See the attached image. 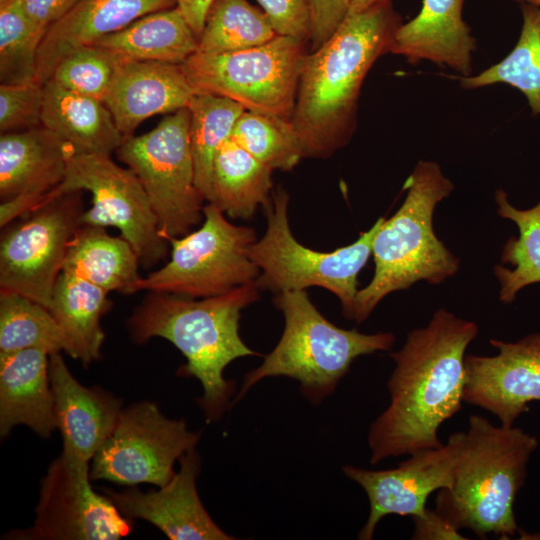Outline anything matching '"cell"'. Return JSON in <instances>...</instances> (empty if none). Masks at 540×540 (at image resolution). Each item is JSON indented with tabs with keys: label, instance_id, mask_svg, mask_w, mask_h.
Returning <instances> with one entry per match:
<instances>
[{
	"label": "cell",
	"instance_id": "obj_1",
	"mask_svg": "<svg viewBox=\"0 0 540 540\" xmlns=\"http://www.w3.org/2000/svg\"><path fill=\"white\" fill-rule=\"evenodd\" d=\"M478 330L476 323L439 309L390 353V404L368 432L372 464L443 445L438 429L461 409L465 351Z\"/></svg>",
	"mask_w": 540,
	"mask_h": 540
},
{
	"label": "cell",
	"instance_id": "obj_2",
	"mask_svg": "<svg viewBox=\"0 0 540 540\" xmlns=\"http://www.w3.org/2000/svg\"><path fill=\"white\" fill-rule=\"evenodd\" d=\"M401 24L391 1L348 13L326 42L307 53L290 121L303 158H327L349 142L363 81L389 52Z\"/></svg>",
	"mask_w": 540,
	"mask_h": 540
},
{
	"label": "cell",
	"instance_id": "obj_3",
	"mask_svg": "<svg viewBox=\"0 0 540 540\" xmlns=\"http://www.w3.org/2000/svg\"><path fill=\"white\" fill-rule=\"evenodd\" d=\"M256 282L207 298H188L149 291L128 320L134 342L152 337L170 341L186 358L178 374L195 377L203 388L197 401L208 422L219 420L231 407L234 381L224 378L234 360L260 355L241 339V311L259 298Z\"/></svg>",
	"mask_w": 540,
	"mask_h": 540
},
{
	"label": "cell",
	"instance_id": "obj_4",
	"mask_svg": "<svg viewBox=\"0 0 540 540\" xmlns=\"http://www.w3.org/2000/svg\"><path fill=\"white\" fill-rule=\"evenodd\" d=\"M538 439L519 427L496 426L472 414L463 432L452 484L441 489L434 511L455 529L481 539H510L520 529L514 503Z\"/></svg>",
	"mask_w": 540,
	"mask_h": 540
},
{
	"label": "cell",
	"instance_id": "obj_5",
	"mask_svg": "<svg viewBox=\"0 0 540 540\" xmlns=\"http://www.w3.org/2000/svg\"><path fill=\"white\" fill-rule=\"evenodd\" d=\"M407 195L397 212L384 220L372 245L375 273L358 290L353 320H366L388 294L419 280L439 284L453 276L459 259L436 237L433 213L453 191V183L433 161H419L404 183Z\"/></svg>",
	"mask_w": 540,
	"mask_h": 540
},
{
	"label": "cell",
	"instance_id": "obj_6",
	"mask_svg": "<svg viewBox=\"0 0 540 540\" xmlns=\"http://www.w3.org/2000/svg\"><path fill=\"white\" fill-rule=\"evenodd\" d=\"M274 303L285 320L281 338L261 365L244 375L231 406L269 377L298 381L301 393L318 404L335 391L356 358L389 351L395 341L390 332L365 334L337 327L314 306L305 290L279 292Z\"/></svg>",
	"mask_w": 540,
	"mask_h": 540
},
{
	"label": "cell",
	"instance_id": "obj_7",
	"mask_svg": "<svg viewBox=\"0 0 540 540\" xmlns=\"http://www.w3.org/2000/svg\"><path fill=\"white\" fill-rule=\"evenodd\" d=\"M288 202L284 190L273 194L264 206L265 234L248 248L249 257L261 272L256 280L259 289L279 293L322 287L338 297L344 316L353 320L357 277L372 253L374 237L385 218H378L354 243L320 252L302 245L292 234Z\"/></svg>",
	"mask_w": 540,
	"mask_h": 540
},
{
	"label": "cell",
	"instance_id": "obj_8",
	"mask_svg": "<svg viewBox=\"0 0 540 540\" xmlns=\"http://www.w3.org/2000/svg\"><path fill=\"white\" fill-rule=\"evenodd\" d=\"M307 42L276 35L255 47L195 52L181 65L195 93L229 98L245 110L291 121Z\"/></svg>",
	"mask_w": 540,
	"mask_h": 540
},
{
	"label": "cell",
	"instance_id": "obj_9",
	"mask_svg": "<svg viewBox=\"0 0 540 540\" xmlns=\"http://www.w3.org/2000/svg\"><path fill=\"white\" fill-rule=\"evenodd\" d=\"M200 228L168 242L170 260L138 283V291L207 298L256 282L260 269L248 255L253 228L230 223L214 204L203 207Z\"/></svg>",
	"mask_w": 540,
	"mask_h": 540
},
{
	"label": "cell",
	"instance_id": "obj_10",
	"mask_svg": "<svg viewBox=\"0 0 540 540\" xmlns=\"http://www.w3.org/2000/svg\"><path fill=\"white\" fill-rule=\"evenodd\" d=\"M190 112L182 108L163 118L151 131L124 138L118 158L140 180L169 241L186 235L203 216L204 198L195 184Z\"/></svg>",
	"mask_w": 540,
	"mask_h": 540
},
{
	"label": "cell",
	"instance_id": "obj_11",
	"mask_svg": "<svg viewBox=\"0 0 540 540\" xmlns=\"http://www.w3.org/2000/svg\"><path fill=\"white\" fill-rule=\"evenodd\" d=\"M82 191L45 196L0 242V293L31 298L49 308L69 242L81 224Z\"/></svg>",
	"mask_w": 540,
	"mask_h": 540
},
{
	"label": "cell",
	"instance_id": "obj_12",
	"mask_svg": "<svg viewBox=\"0 0 540 540\" xmlns=\"http://www.w3.org/2000/svg\"><path fill=\"white\" fill-rule=\"evenodd\" d=\"M88 191L92 205L84 210L82 225L116 227L132 245L140 265L151 267L166 258L167 241L138 177L117 165L109 155L72 154L63 181L46 196Z\"/></svg>",
	"mask_w": 540,
	"mask_h": 540
},
{
	"label": "cell",
	"instance_id": "obj_13",
	"mask_svg": "<svg viewBox=\"0 0 540 540\" xmlns=\"http://www.w3.org/2000/svg\"><path fill=\"white\" fill-rule=\"evenodd\" d=\"M198 441L199 434L189 431L184 420L167 418L154 402L135 403L121 410L92 458L90 478L162 487L175 475V462Z\"/></svg>",
	"mask_w": 540,
	"mask_h": 540
},
{
	"label": "cell",
	"instance_id": "obj_14",
	"mask_svg": "<svg viewBox=\"0 0 540 540\" xmlns=\"http://www.w3.org/2000/svg\"><path fill=\"white\" fill-rule=\"evenodd\" d=\"M89 463L63 453L41 481L34 525L13 531L10 539L115 540L127 536L132 520L90 485Z\"/></svg>",
	"mask_w": 540,
	"mask_h": 540
},
{
	"label": "cell",
	"instance_id": "obj_15",
	"mask_svg": "<svg viewBox=\"0 0 540 540\" xmlns=\"http://www.w3.org/2000/svg\"><path fill=\"white\" fill-rule=\"evenodd\" d=\"M462 437L463 432H455L446 444L415 452L392 469L343 466V473L365 491L369 500V516L358 538L371 540L377 524L387 515L413 519L426 516L428 497L452 484Z\"/></svg>",
	"mask_w": 540,
	"mask_h": 540
},
{
	"label": "cell",
	"instance_id": "obj_16",
	"mask_svg": "<svg viewBox=\"0 0 540 540\" xmlns=\"http://www.w3.org/2000/svg\"><path fill=\"white\" fill-rule=\"evenodd\" d=\"M494 356L465 357L463 402L495 415L513 426L528 404L540 402V333L515 342L491 339Z\"/></svg>",
	"mask_w": 540,
	"mask_h": 540
},
{
	"label": "cell",
	"instance_id": "obj_17",
	"mask_svg": "<svg viewBox=\"0 0 540 540\" xmlns=\"http://www.w3.org/2000/svg\"><path fill=\"white\" fill-rule=\"evenodd\" d=\"M72 154V147L44 126L1 133V228L34 209L63 181Z\"/></svg>",
	"mask_w": 540,
	"mask_h": 540
},
{
	"label": "cell",
	"instance_id": "obj_18",
	"mask_svg": "<svg viewBox=\"0 0 540 540\" xmlns=\"http://www.w3.org/2000/svg\"><path fill=\"white\" fill-rule=\"evenodd\" d=\"M180 470L157 491L105 489V495L130 520L152 523L171 540H231L210 517L197 492L201 460L195 448L180 459Z\"/></svg>",
	"mask_w": 540,
	"mask_h": 540
},
{
	"label": "cell",
	"instance_id": "obj_19",
	"mask_svg": "<svg viewBox=\"0 0 540 540\" xmlns=\"http://www.w3.org/2000/svg\"><path fill=\"white\" fill-rule=\"evenodd\" d=\"M49 377L62 453L89 463L114 429L122 402L101 388L80 384L60 352L49 356Z\"/></svg>",
	"mask_w": 540,
	"mask_h": 540
},
{
	"label": "cell",
	"instance_id": "obj_20",
	"mask_svg": "<svg viewBox=\"0 0 540 540\" xmlns=\"http://www.w3.org/2000/svg\"><path fill=\"white\" fill-rule=\"evenodd\" d=\"M194 94L180 64L125 60L103 102L128 137L147 118L188 107Z\"/></svg>",
	"mask_w": 540,
	"mask_h": 540
},
{
	"label": "cell",
	"instance_id": "obj_21",
	"mask_svg": "<svg viewBox=\"0 0 540 540\" xmlns=\"http://www.w3.org/2000/svg\"><path fill=\"white\" fill-rule=\"evenodd\" d=\"M177 0H80L45 33L35 82L44 85L73 51L118 32L147 14L174 8Z\"/></svg>",
	"mask_w": 540,
	"mask_h": 540
},
{
	"label": "cell",
	"instance_id": "obj_22",
	"mask_svg": "<svg viewBox=\"0 0 540 540\" xmlns=\"http://www.w3.org/2000/svg\"><path fill=\"white\" fill-rule=\"evenodd\" d=\"M464 1L422 0L419 13L396 29L389 53L411 64L428 60L470 76L477 44L462 16Z\"/></svg>",
	"mask_w": 540,
	"mask_h": 540
},
{
	"label": "cell",
	"instance_id": "obj_23",
	"mask_svg": "<svg viewBox=\"0 0 540 540\" xmlns=\"http://www.w3.org/2000/svg\"><path fill=\"white\" fill-rule=\"evenodd\" d=\"M49 354L38 348L0 353V434L23 424L41 437L54 431L56 417Z\"/></svg>",
	"mask_w": 540,
	"mask_h": 540
},
{
	"label": "cell",
	"instance_id": "obj_24",
	"mask_svg": "<svg viewBox=\"0 0 540 540\" xmlns=\"http://www.w3.org/2000/svg\"><path fill=\"white\" fill-rule=\"evenodd\" d=\"M42 126L69 144L75 154L109 155L124 136L104 102L69 91L54 80L43 85Z\"/></svg>",
	"mask_w": 540,
	"mask_h": 540
},
{
	"label": "cell",
	"instance_id": "obj_25",
	"mask_svg": "<svg viewBox=\"0 0 540 540\" xmlns=\"http://www.w3.org/2000/svg\"><path fill=\"white\" fill-rule=\"evenodd\" d=\"M136 251L124 237L108 234L105 227L80 225L69 242L63 272L101 289L133 294L141 279Z\"/></svg>",
	"mask_w": 540,
	"mask_h": 540
},
{
	"label": "cell",
	"instance_id": "obj_26",
	"mask_svg": "<svg viewBox=\"0 0 540 540\" xmlns=\"http://www.w3.org/2000/svg\"><path fill=\"white\" fill-rule=\"evenodd\" d=\"M121 60L182 64L198 50V38L177 7L156 11L95 43Z\"/></svg>",
	"mask_w": 540,
	"mask_h": 540
},
{
	"label": "cell",
	"instance_id": "obj_27",
	"mask_svg": "<svg viewBox=\"0 0 540 540\" xmlns=\"http://www.w3.org/2000/svg\"><path fill=\"white\" fill-rule=\"evenodd\" d=\"M108 292L75 275L61 272L49 311L71 345V356L84 365L99 360L105 334L101 317L109 310Z\"/></svg>",
	"mask_w": 540,
	"mask_h": 540
},
{
	"label": "cell",
	"instance_id": "obj_28",
	"mask_svg": "<svg viewBox=\"0 0 540 540\" xmlns=\"http://www.w3.org/2000/svg\"><path fill=\"white\" fill-rule=\"evenodd\" d=\"M272 171L229 138L214 159L208 203L231 218L248 219L269 202Z\"/></svg>",
	"mask_w": 540,
	"mask_h": 540
},
{
	"label": "cell",
	"instance_id": "obj_29",
	"mask_svg": "<svg viewBox=\"0 0 540 540\" xmlns=\"http://www.w3.org/2000/svg\"><path fill=\"white\" fill-rule=\"evenodd\" d=\"M495 201L498 214L513 221L519 230L518 237L507 240L501 255V262L512 268L497 265L494 269L500 283V301L512 303L520 290L540 282V201L532 208L517 209L501 189L496 191Z\"/></svg>",
	"mask_w": 540,
	"mask_h": 540
},
{
	"label": "cell",
	"instance_id": "obj_30",
	"mask_svg": "<svg viewBox=\"0 0 540 540\" xmlns=\"http://www.w3.org/2000/svg\"><path fill=\"white\" fill-rule=\"evenodd\" d=\"M523 24L512 51L477 75L460 77L464 89L507 84L521 91L533 115L540 117V8L522 4Z\"/></svg>",
	"mask_w": 540,
	"mask_h": 540
},
{
	"label": "cell",
	"instance_id": "obj_31",
	"mask_svg": "<svg viewBox=\"0 0 540 540\" xmlns=\"http://www.w3.org/2000/svg\"><path fill=\"white\" fill-rule=\"evenodd\" d=\"M187 108L195 184L204 200L209 202L214 159L231 137L234 125L245 109L229 98L207 93H195Z\"/></svg>",
	"mask_w": 540,
	"mask_h": 540
},
{
	"label": "cell",
	"instance_id": "obj_32",
	"mask_svg": "<svg viewBox=\"0 0 540 540\" xmlns=\"http://www.w3.org/2000/svg\"><path fill=\"white\" fill-rule=\"evenodd\" d=\"M27 348L71 356L70 342L49 309L17 293H0V353Z\"/></svg>",
	"mask_w": 540,
	"mask_h": 540
},
{
	"label": "cell",
	"instance_id": "obj_33",
	"mask_svg": "<svg viewBox=\"0 0 540 540\" xmlns=\"http://www.w3.org/2000/svg\"><path fill=\"white\" fill-rule=\"evenodd\" d=\"M276 35L266 14L248 0H214L198 38L197 51H238L262 45Z\"/></svg>",
	"mask_w": 540,
	"mask_h": 540
},
{
	"label": "cell",
	"instance_id": "obj_34",
	"mask_svg": "<svg viewBox=\"0 0 540 540\" xmlns=\"http://www.w3.org/2000/svg\"><path fill=\"white\" fill-rule=\"evenodd\" d=\"M230 138L272 170H291L303 158L291 123L264 114L244 110Z\"/></svg>",
	"mask_w": 540,
	"mask_h": 540
},
{
	"label": "cell",
	"instance_id": "obj_35",
	"mask_svg": "<svg viewBox=\"0 0 540 540\" xmlns=\"http://www.w3.org/2000/svg\"><path fill=\"white\" fill-rule=\"evenodd\" d=\"M45 32L34 26L18 2L0 8V82L35 81L38 50Z\"/></svg>",
	"mask_w": 540,
	"mask_h": 540
},
{
	"label": "cell",
	"instance_id": "obj_36",
	"mask_svg": "<svg viewBox=\"0 0 540 540\" xmlns=\"http://www.w3.org/2000/svg\"><path fill=\"white\" fill-rule=\"evenodd\" d=\"M122 61L98 45L84 46L66 56L50 79L69 91L103 102Z\"/></svg>",
	"mask_w": 540,
	"mask_h": 540
},
{
	"label": "cell",
	"instance_id": "obj_37",
	"mask_svg": "<svg viewBox=\"0 0 540 540\" xmlns=\"http://www.w3.org/2000/svg\"><path fill=\"white\" fill-rule=\"evenodd\" d=\"M43 99V85L35 81L25 84H1V133L42 126Z\"/></svg>",
	"mask_w": 540,
	"mask_h": 540
},
{
	"label": "cell",
	"instance_id": "obj_38",
	"mask_svg": "<svg viewBox=\"0 0 540 540\" xmlns=\"http://www.w3.org/2000/svg\"><path fill=\"white\" fill-rule=\"evenodd\" d=\"M277 35L310 41L312 0H256Z\"/></svg>",
	"mask_w": 540,
	"mask_h": 540
},
{
	"label": "cell",
	"instance_id": "obj_39",
	"mask_svg": "<svg viewBox=\"0 0 540 540\" xmlns=\"http://www.w3.org/2000/svg\"><path fill=\"white\" fill-rule=\"evenodd\" d=\"M348 13V0H312L311 51L333 35Z\"/></svg>",
	"mask_w": 540,
	"mask_h": 540
},
{
	"label": "cell",
	"instance_id": "obj_40",
	"mask_svg": "<svg viewBox=\"0 0 540 540\" xmlns=\"http://www.w3.org/2000/svg\"><path fill=\"white\" fill-rule=\"evenodd\" d=\"M31 23L46 31L80 0H16Z\"/></svg>",
	"mask_w": 540,
	"mask_h": 540
},
{
	"label": "cell",
	"instance_id": "obj_41",
	"mask_svg": "<svg viewBox=\"0 0 540 540\" xmlns=\"http://www.w3.org/2000/svg\"><path fill=\"white\" fill-rule=\"evenodd\" d=\"M414 524L412 539H465L434 510H428L423 518L414 519Z\"/></svg>",
	"mask_w": 540,
	"mask_h": 540
},
{
	"label": "cell",
	"instance_id": "obj_42",
	"mask_svg": "<svg viewBox=\"0 0 540 540\" xmlns=\"http://www.w3.org/2000/svg\"><path fill=\"white\" fill-rule=\"evenodd\" d=\"M214 0H177L180 10L191 29L199 38L204 27L207 12Z\"/></svg>",
	"mask_w": 540,
	"mask_h": 540
},
{
	"label": "cell",
	"instance_id": "obj_43",
	"mask_svg": "<svg viewBox=\"0 0 540 540\" xmlns=\"http://www.w3.org/2000/svg\"><path fill=\"white\" fill-rule=\"evenodd\" d=\"M390 1L391 0H348L349 13L363 12Z\"/></svg>",
	"mask_w": 540,
	"mask_h": 540
},
{
	"label": "cell",
	"instance_id": "obj_44",
	"mask_svg": "<svg viewBox=\"0 0 540 540\" xmlns=\"http://www.w3.org/2000/svg\"><path fill=\"white\" fill-rule=\"evenodd\" d=\"M515 1L522 4H530V5L540 8V0H515Z\"/></svg>",
	"mask_w": 540,
	"mask_h": 540
},
{
	"label": "cell",
	"instance_id": "obj_45",
	"mask_svg": "<svg viewBox=\"0 0 540 540\" xmlns=\"http://www.w3.org/2000/svg\"><path fill=\"white\" fill-rule=\"evenodd\" d=\"M15 0H0V8L1 7H4L12 2H14Z\"/></svg>",
	"mask_w": 540,
	"mask_h": 540
}]
</instances>
